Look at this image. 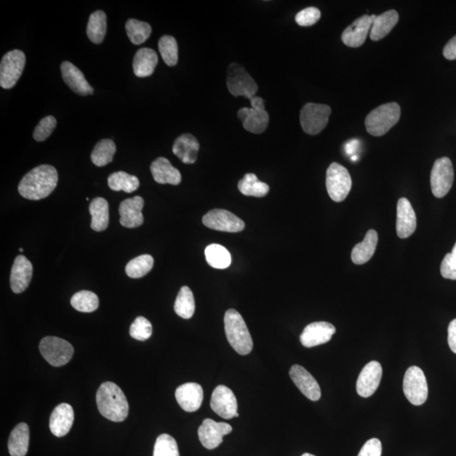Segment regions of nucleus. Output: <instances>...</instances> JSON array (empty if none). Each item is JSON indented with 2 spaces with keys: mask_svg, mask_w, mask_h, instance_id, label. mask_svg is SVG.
I'll use <instances>...</instances> for the list:
<instances>
[{
  "mask_svg": "<svg viewBox=\"0 0 456 456\" xmlns=\"http://www.w3.org/2000/svg\"><path fill=\"white\" fill-rule=\"evenodd\" d=\"M331 108L326 104L307 103L300 113V122L304 132L318 135L326 128Z\"/></svg>",
  "mask_w": 456,
  "mask_h": 456,
  "instance_id": "9d476101",
  "label": "nucleus"
},
{
  "mask_svg": "<svg viewBox=\"0 0 456 456\" xmlns=\"http://www.w3.org/2000/svg\"><path fill=\"white\" fill-rule=\"evenodd\" d=\"M350 175L343 166L333 162L326 172V188L329 195L336 203H341L352 190Z\"/></svg>",
  "mask_w": 456,
  "mask_h": 456,
  "instance_id": "6e6552de",
  "label": "nucleus"
},
{
  "mask_svg": "<svg viewBox=\"0 0 456 456\" xmlns=\"http://www.w3.org/2000/svg\"><path fill=\"white\" fill-rule=\"evenodd\" d=\"M91 216V227L96 232L106 230L109 224L108 201L101 197L91 200L89 206Z\"/></svg>",
  "mask_w": 456,
  "mask_h": 456,
  "instance_id": "2f4dec72",
  "label": "nucleus"
},
{
  "mask_svg": "<svg viewBox=\"0 0 456 456\" xmlns=\"http://www.w3.org/2000/svg\"><path fill=\"white\" fill-rule=\"evenodd\" d=\"M175 313L183 319H190L195 314L194 295L190 287H183L179 291L174 304Z\"/></svg>",
  "mask_w": 456,
  "mask_h": 456,
  "instance_id": "4c0bfd02",
  "label": "nucleus"
},
{
  "mask_svg": "<svg viewBox=\"0 0 456 456\" xmlns=\"http://www.w3.org/2000/svg\"><path fill=\"white\" fill-rule=\"evenodd\" d=\"M232 428L226 423H217L206 418L199 428L198 434L201 444L207 450L217 448L223 441V437L231 433Z\"/></svg>",
  "mask_w": 456,
  "mask_h": 456,
  "instance_id": "4468645a",
  "label": "nucleus"
},
{
  "mask_svg": "<svg viewBox=\"0 0 456 456\" xmlns=\"http://www.w3.org/2000/svg\"><path fill=\"white\" fill-rule=\"evenodd\" d=\"M153 456H181L176 440L164 433L156 438Z\"/></svg>",
  "mask_w": 456,
  "mask_h": 456,
  "instance_id": "37998d69",
  "label": "nucleus"
},
{
  "mask_svg": "<svg viewBox=\"0 0 456 456\" xmlns=\"http://www.w3.org/2000/svg\"><path fill=\"white\" fill-rule=\"evenodd\" d=\"M227 339L232 348L242 356L253 350V340L242 315L235 309H228L224 317Z\"/></svg>",
  "mask_w": 456,
  "mask_h": 456,
  "instance_id": "7ed1b4c3",
  "label": "nucleus"
},
{
  "mask_svg": "<svg viewBox=\"0 0 456 456\" xmlns=\"http://www.w3.org/2000/svg\"><path fill=\"white\" fill-rule=\"evenodd\" d=\"M359 146V142L358 139L350 140L349 142L346 143L345 146V151L346 154L353 156L355 154V152H357L358 147Z\"/></svg>",
  "mask_w": 456,
  "mask_h": 456,
  "instance_id": "603ef678",
  "label": "nucleus"
},
{
  "mask_svg": "<svg viewBox=\"0 0 456 456\" xmlns=\"http://www.w3.org/2000/svg\"><path fill=\"white\" fill-rule=\"evenodd\" d=\"M403 392L412 405L421 406L426 402L428 383L423 371L419 367L411 366L406 370L403 380Z\"/></svg>",
  "mask_w": 456,
  "mask_h": 456,
  "instance_id": "1a4fd4ad",
  "label": "nucleus"
},
{
  "mask_svg": "<svg viewBox=\"0 0 456 456\" xmlns=\"http://www.w3.org/2000/svg\"><path fill=\"white\" fill-rule=\"evenodd\" d=\"M448 343L451 350L456 353V319L450 322L448 328Z\"/></svg>",
  "mask_w": 456,
  "mask_h": 456,
  "instance_id": "3c124183",
  "label": "nucleus"
},
{
  "mask_svg": "<svg viewBox=\"0 0 456 456\" xmlns=\"http://www.w3.org/2000/svg\"><path fill=\"white\" fill-rule=\"evenodd\" d=\"M33 265L24 256L16 258L11 273V287L17 295L23 292L28 287L33 278Z\"/></svg>",
  "mask_w": 456,
  "mask_h": 456,
  "instance_id": "5701e85b",
  "label": "nucleus"
},
{
  "mask_svg": "<svg viewBox=\"0 0 456 456\" xmlns=\"http://www.w3.org/2000/svg\"><path fill=\"white\" fill-rule=\"evenodd\" d=\"M205 254L206 261L215 269H226L231 265L232 257L229 251L220 244L209 245L205 249Z\"/></svg>",
  "mask_w": 456,
  "mask_h": 456,
  "instance_id": "f704fd0d",
  "label": "nucleus"
},
{
  "mask_svg": "<svg viewBox=\"0 0 456 456\" xmlns=\"http://www.w3.org/2000/svg\"><path fill=\"white\" fill-rule=\"evenodd\" d=\"M227 86L232 96H244L249 100L256 96L258 85L246 69L239 64L232 63L227 69Z\"/></svg>",
  "mask_w": 456,
  "mask_h": 456,
  "instance_id": "423d86ee",
  "label": "nucleus"
},
{
  "mask_svg": "<svg viewBox=\"0 0 456 456\" xmlns=\"http://www.w3.org/2000/svg\"><path fill=\"white\" fill-rule=\"evenodd\" d=\"M205 227L221 232H239L245 227L241 219L228 210L215 209L205 214L203 219Z\"/></svg>",
  "mask_w": 456,
  "mask_h": 456,
  "instance_id": "ddd939ff",
  "label": "nucleus"
},
{
  "mask_svg": "<svg viewBox=\"0 0 456 456\" xmlns=\"http://www.w3.org/2000/svg\"><path fill=\"white\" fill-rule=\"evenodd\" d=\"M73 308L82 313L94 312L99 307V300L96 293L91 291L78 292L70 300Z\"/></svg>",
  "mask_w": 456,
  "mask_h": 456,
  "instance_id": "a19ab883",
  "label": "nucleus"
},
{
  "mask_svg": "<svg viewBox=\"0 0 456 456\" xmlns=\"http://www.w3.org/2000/svg\"><path fill=\"white\" fill-rule=\"evenodd\" d=\"M58 181L59 175L55 166L41 165L25 175L19 183L18 190L25 199L40 200L52 194Z\"/></svg>",
  "mask_w": 456,
  "mask_h": 456,
  "instance_id": "f257e3e1",
  "label": "nucleus"
},
{
  "mask_svg": "<svg viewBox=\"0 0 456 456\" xmlns=\"http://www.w3.org/2000/svg\"><path fill=\"white\" fill-rule=\"evenodd\" d=\"M200 150L198 140L190 134H183L175 140L173 146L174 155L186 164H193L197 160Z\"/></svg>",
  "mask_w": 456,
  "mask_h": 456,
  "instance_id": "a878e982",
  "label": "nucleus"
},
{
  "mask_svg": "<svg viewBox=\"0 0 456 456\" xmlns=\"http://www.w3.org/2000/svg\"><path fill=\"white\" fill-rule=\"evenodd\" d=\"M125 30L130 42L135 45H142L150 38L152 32L150 24L135 19L127 21Z\"/></svg>",
  "mask_w": 456,
  "mask_h": 456,
  "instance_id": "58836bf2",
  "label": "nucleus"
},
{
  "mask_svg": "<svg viewBox=\"0 0 456 456\" xmlns=\"http://www.w3.org/2000/svg\"><path fill=\"white\" fill-rule=\"evenodd\" d=\"M251 108H242L238 118L243 122L244 128L253 134L265 132L269 125V113L266 110L265 101L260 96L249 99Z\"/></svg>",
  "mask_w": 456,
  "mask_h": 456,
  "instance_id": "39448f33",
  "label": "nucleus"
},
{
  "mask_svg": "<svg viewBox=\"0 0 456 456\" xmlns=\"http://www.w3.org/2000/svg\"><path fill=\"white\" fill-rule=\"evenodd\" d=\"M144 204V200L140 196H135L133 198L122 201L118 209L121 225L127 228L142 226L144 222L142 215Z\"/></svg>",
  "mask_w": 456,
  "mask_h": 456,
  "instance_id": "aec40b11",
  "label": "nucleus"
},
{
  "mask_svg": "<svg viewBox=\"0 0 456 456\" xmlns=\"http://www.w3.org/2000/svg\"><path fill=\"white\" fill-rule=\"evenodd\" d=\"M154 266V258L150 254H143L130 261L125 267V273L131 278H142L147 275Z\"/></svg>",
  "mask_w": 456,
  "mask_h": 456,
  "instance_id": "ea45409f",
  "label": "nucleus"
},
{
  "mask_svg": "<svg viewBox=\"0 0 456 456\" xmlns=\"http://www.w3.org/2000/svg\"><path fill=\"white\" fill-rule=\"evenodd\" d=\"M239 190L243 195L261 198L268 194V184L258 181L256 174L247 173L239 182Z\"/></svg>",
  "mask_w": 456,
  "mask_h": 456,
  "instance_id": "72a5a7b5",
  "label": "nucleus"
},
{
  "mask_svg": "<svg viewBox=\"0 0 456 456\" xmlns=\"http://www.w3.org/2000/svg\"><path fill=\"white\" fill-rule=\"evenodd\" d=\"M376 16H363L344 30L341 40L350 47H358L365 43Z\"/></svg>",
  "mask_w": 456,
  "mask_h": 456,
  "instance_id": "a211bd4d",
  "label": "nucleus"
},
{
  "mask_svg": "<svg viewBox=\"0 0 456 456\" xmlns=\"http://www.w3.org/2000/svg\"><path fill=\"white\" fill-rule=\"evenodd\" d=\"M302 456H315V455H311V454H309V453H304V455H302Z\"/></svg>",
  "mask_w": 456,
  "mask_h": 456,
  "instance_id": "5fc2aeb1",
  "label": "nucleus"
},
{
  "mask_svg": "<svg viewBox=\"0 0 456 456\" xmlns=\"http://www.w3.org/2000/svg\"><path fill=\"white\" fill-rule=\"evenodd\" d=\"M210 407L214 412L224 419L234 418L238 414V402L235 394L225 385H219L214 389Z\"/></svg>",
  "mask_w": 456,
  "mask_h": 456,
  "instance_id": "2eb2a0df",
  "label": "nucleus"
},
{
  "mask_svg": "<svg viewBox=\"0 0 456 456\" xmlns=\"http://www.w3.org/2000/svg\"><path fill=\"white\" fill-rule=\"evenodd\" d=\"M445 58L449 60L456 59V36L447 42L443 51Z\"/></svg>",
  "mask_w": 456,
  "mask_h": 456,
  "instance_id": "8fccbe9b",
  "label": "nucleus"
},
{
  "mask_svg": "<svg viewBox=\"0 0 456 456\" xmlns=\"http://www.w3.org/2000/svg\"><path fill=\"white\" fill-rule=\"evenodd\" d=\"M130 334L134 339L144 341L152 335V326L144 317H139L135 319L130 329Z\"/></svg>",
  "mask_w": 456,
  "mask_h": 456,
  "instance_id": "c03bdc74",
  "label": "nucleus"
},
{
  "mask_svg": "<svg viewBox=\"0 0 456 456\" xmlns=\"http://www.w3.org/2000/svg\"><path fill=\"white\" fill-rule=\"evenodd\" d=\"M350 159H352V161H357L358 159V155H354L353 156H350Z\"/></svg>",
  "mask_w": 456,
  "mask_h": 456,
  "instance_id": "864d4df0",
  "label": "nucleus"
},
{
  "mask_svg": "<svg viewBox=\"0 0 456 456\" xmlns=\"http://www.w3.org/2000/svg\"><path fill=\"white\" fill-rule=\"evenodd\" d=\"M440 273L443 278L456 280V243L452 252L447 253L440 266Z\"/></svg>",
  "mask_w": 456,
  "mask_h": 456,
  "instance_id": "49530a36",
  "label": "nucleus"
},
{
  "mask_svg": "<svg viewBox=\"0 0 456 456\" xmlns=\"http://www.w3.org/2000/svg\"><path fill=\"white\" fill-rule=\"evenodd\" d=\"M454 182L452 162L448 157H441L434 162L431 171V190L437 198H443L450 190Z\"/></svg>",
  "mask_w": 456,
  "mask_h": 456,
  "instance_id": "f8f14e48",
  "label": "nucleus"
},
{
  "mask_svg": "<svg viewBox=\"0 0 456 456\" xmlns=\"http://www.w3.org/2000/svg\"><path fill=\"white\" fill-rule=\"evenodd\" d=\"M382 454V444L378 438H371L367 440L359 452L358 456H381Z\"/></svg>",
  "mask_w": 456,
  "mask_h": 456,
  "instance_id": "09e8293b",
  "label": "nucleus"
},
{
  "mask_svg": "<svg viewBox=\"0 0 456 456\" xmlns=\"http://www.w3.org/2000/svg\"><path fill=\"white\" fill-rule=\"evenodd\" d=\"M74 414L73 407L67 403L57 406L52 411L50 428L52 434L56 437H64L69 432L74 423Z\"/></svg>",
  "mask_w": 456,
  "mask_h": 456,
  "instance_id": "b1692460",
  "label": "nucleus"
},
{
  "mask_svg": "<svg viewBox=\"0 0 456 456\" xmlns=\"http://www.w3.org/2000/svg\"><path fill=\"white\" fill-rule=\"evenodd\" d=\"M400 117L401 108L398 103H389L381 105L367 116L366 130L374 137H382L397 124Z\"/></svg>",
  "mask_w": 456,
  "mask_h": 456,
  "instance_id": "20e7f679",
  "label": "nucleus"
},
{
  "mask_svg": "<svg viewBox=\"0 0 456 456\" xmlns=\"http://www.w3.org/2000/svg\"><path fill=\"white\" fill-rule=\"evenodd\" d=\"M108 186L113 191L132 193L139 187V178L125 172L113 173L108 177Z\"/></svg>",
  "mask_w": 456,
  "mask_h": 456,
  "instance_id": "e433bc0d",
  "label": "nucleus"
},
{
  "mask_svg": "<svg viewBox=\"0 0 456 456\" xmlns=\"http://www.w3.org/2000/svg\"><path fill=\"white\" fill-rule=\"evenodd\" d=\"M30 431L28 425L21 423L13 429L8 442L11 456H25L28 452Z\"/></svg>",
  "mask_w": 456,
  "mask_h": 456,
  "instance_id": "c85d7f7f",
  "label": "nucleus"
},
{
  "mask_svg": "<svg viewBox=\"0 0 456 456\" xmlns=\"http://www.w3.org/2000/svg\"><path fill=\"white\" fill-rule=\"evenodd\" d=\"M379 236L375 230H370L367 232L365 239L360 244H358L352 251V261L354 264H365L374 256L378 244Z\"/></svg>",
  "mask_w": 456,
  "mask_h": 456,
  "instance_id": "c756f323",
  "label": "nucleus"
},
{
  "mask_svg": "<svg viewBox=\"0 0 456 456\" xmlns=\"http://www.w3.org/2000/svg\"><path fill=\"white\" fill-rule=\"evenodd\" d=\"M336 327L328 322H314L304 328L300 336V341L305 348H314L327 343L335 334Z\"/></svg>",
  "mask_w": 456,
  "mask_h": 456,
  "instance_id": "f3484780",
  "label": "nucleus"
},
{
  "mask_svg": "<svg viewBox=\"0 0 456 456\" xmlns=\"http://www.w3.org/2000/svg\"><path fill=\"white\" fill-rule=\"evenodd\" d=\"M116 152V144L112 139H104L96 144L91 152V161L96 166H104L113 161Z\"/></svg>",
  "mask_w": 456,
  "mask_h": 456,
  "instance_id": "c9c22d12",
  "label": "nucleus"
},
{
  "mask_svg": "<svg viewBox=\"0 0 456 456\" xmlns=\"http://www.w3.org/2000/svg\"><path fill=\"white\" fill-rule=\"evenodd\" d=\"M321 16L319 8L309 7L297 13L295 21L301 26H310L317 23Z\"/></svg>",
  "mask_w": 456,
  "mask_h": 456,
  "instance_id": "de8ad7c7",
  "label": "nucleus"
},
{
  "mask_svg": "<svg viewBox=\"0 0 456 456\" xmlns=\"http://www.w3.org/2000/svg\"><path fill=\"white\" fill-rule=\"evenodd\" d=\"M159 48L162 59L169 67H173L178 64V47L176 39L172 36H162L159 42Z\"/></svg>",
  "mask_w": 456,
  "mask_h": 456,
  "instance_id": "79ce46f5",
  "label": "nucleus"
},
{
  "mask_svg": "<svg viewBox=\"0 0 456 456\" xmlns=\"http://www.w3.org/2000/svg\"><path fill=\"white\" fill-rule=\"evenodd\" d=\"M382 367L376 361L368 363L363 368L357 381V392L359 396L367 398L375 394L382 378Z\"/></svg>",
  "mask_w": 456,
  "mask_h": 456,
  "instance_id": "dca6fc26",
  "label": "nucleus"
},
{
  "mask_svg": "<svg viewBox=\"0 0 456 456\" xmlns=\"http://www.w3.org/2000/svg\"><path fill=\"white\" fill-rule=\"evenodd\" d=\"M96 404L100 414L112 422L120 423L129 415V403L116 384L105 382L96 392Z\"/></svg>",
  "mask_w": 456,
  "mask_h": 456,
  "instance_id": "f03ea898",
  "label": "nucleus"
},
{
  "mask_svg": "<svg viewBox=\"0 0 456 456\" xmlns=\"http://www.w3.org/2000/svg\"><path fill=\"white\" fill-rule=\"evenodd\" d=\"M151 172L156 183L178 186L182 181L181 172L165 157H159L152 162Z\"/></svg>",
  "mask_w": 456,
  "mask_h": 456,
  "instance_id": "bb28decb",
  "label": "nucleus"
},
{
  "mask_svg": "<svg viewBox=\"0 0 456 456\" xmlns=\"http://www.w3.org/2000/svg\"><path fill=\"white\" fill-rule=\"evenodd\" d=\"M107 33V16L103 11H96L90 16L86 34L91 42L100 45Z\"/></svg>",
  "mask_w": 456,
  "mask_h": 456,
  "instance_id": "473e14b6",
  "label": "nucleus"
},
{
  "mask_svg": "<svg viewBox=\"0 0 456 456\" xmlns=\"http://www.w3.org/2000/svg\"><path fill=\"white\" fill-rule=\"evenodd\" d=\"M399 21L397 11L390 10L383 13L376 18L370 30V38L372 41H380L392 32Z\"/></svg>",
  "mask_w": 456,
  "mask_h": 456,
  "instance_id": "7c9ffc66",
  "label": "nucleus"
},
{
  "mask_svg": "<svg viewBox=\"0 0 456 456\" xmlns=\"http://www.w3.org/2000/svg\"><path fill=\"white\" fill-rule=\"evenodd\" d=\"M42 356L54 367H61L72 360L74 348L67 341L56 336H46L39 344Z\"/></svg>",
  "mask_w": 456,
  "mask_h": 456,
  "instance_id": "0eeeda50",
  "label": "nucleus"
},
{
  "mask_svg": "<svg viewBox=\"0 0 456 456\" xmlns=\"http://www.w3.org/2000/svg\"><path fill=\"white\" fill-rule=\"evenodd\" d=\"M19 251H20V252H23V249H21H21H19Z\"/></svg>",
  "mask_w": 456,
  "mask_h": 456,
  "instance_id": "6e6d98bb",
  "label": "nucleus"
},
{
  "mask_svg": "<svg viewBox=\"0 0 456 456\" xmlns=\"http://www.w3.org/2000/svg\"><path fill=\"white\" fill-rule=\"evenodd\" d=\"M57 120L54 116H47L38 122L33 132V138L38 142H45L54 132Z\"/></svg>",
  "mask_w": 456,
  "mask_h": 456,
  "instance_id": "a18cd8bd",
  "label": "nucleus"
},
{
  "mask_svg": "<svg viewBox=\"0 0 456 456\" xmlns=\"http://www.w3.org/2000/svg\"><path fill=\"white\" fill-rule=\"evenodd\" d=\"M61 74L67 85L76 94L81 96H89L93 94V89L80 69L72 63L64 61L61 64Z\"/></svg>",
  "mask_w": 456,
  "mask_h": 456,
  "instance_id": "4be33fe9",
  "label": "nucleus"
},
{
  "mask_svg": "<svg viewBox=\"0 0 456 456\" xmlns=\"http://www.w3.org/2000/svg\"><path fill=\"white\" fill-rule=\"evenodd\" d=\"M157 63L159 56L156 51L148 47L140 48L134 57V73L139 78L150 76L154 73Z\"/></svg>",
  "mask_w": 456,
  "mask_h": 456,
  "instance_id": "cd10ccee",
  "label": "nucleus"
},
{
  "mask_svg": "<svg viewBox=\"0 0 456 456\" xmlns=\"http://www.w3.org/2000/svg\"><path fill=\"white\" fill-rule=\"evenodd\" d=\"M25 55L23 51L16 50L4 55L0 64V86L4 89L14 87L23 73Z\"/></svg>",
  "mask_w": 456,
  "mask_h": 456,
  "instance_id": "9b49d317",
  "label": "nucleus"
},
{
  "mask_svg": "<svg viewBox=\"0 0 456 456\" xmlns=\"http://www.w3.org/2000/svg\"><path fill=\"white\" fill-rule=\"evenodd\" d=\"M289 375L298 389L310 401H317L321 397V389L317 380L304 367L293 365Z\"/></svg>",
  "mask_w": 456,
  "mask_h": 456,
  "instance_id": "6ab92c4d",
  "label": "nucleus"
},
{
  "mask_svg": "<svg viewBox=\"0 0 456 456\" xmlns=\"http://www.w3.org/2000/svg\"><path fill=\"white\" fill-rule=\"evenodd\" d=\"M175 397L183 411L194 412L203 404L204 392L199 384L186 383L176 389Z\"/></svg>",
  "mask_w": 456,
  "mask_h": 456,
  "instance_id": "412c9836",
  "label": "nucleus"
},
{
  "mask_svg": "<svg viewBox=\"0 0 456 456\" xmlns=\"http://www.w3.org/2000/svg\"><path fill=\"white\" fill-rule=\"evenodd\" d=\"M416 217L410 201L401 198L397 203V232L399 238L407 239L414 234Z\"/></svg>",
  "mask_w": 456,
  "mask_h": 456,
  "instance_id": "393cba45",
  "label": "nucleus"
}]
</instances>
